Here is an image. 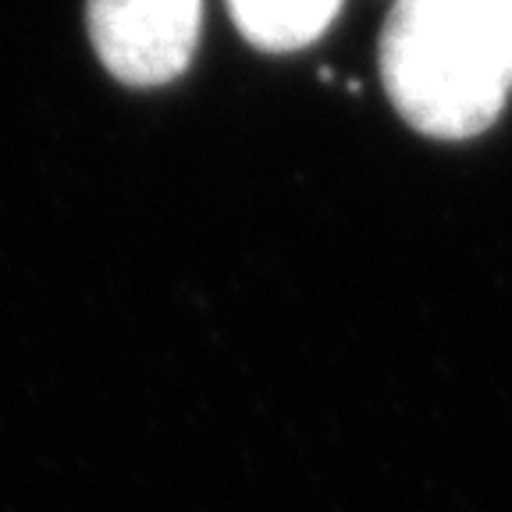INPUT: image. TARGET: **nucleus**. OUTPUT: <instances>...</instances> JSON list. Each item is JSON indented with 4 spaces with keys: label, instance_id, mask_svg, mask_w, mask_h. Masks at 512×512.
Here are the masks:
<instances>
[{
    "label": "nucleus",
    "instance_id": "obj_3",
    "mask_svg": "<svg viewBox=\"0 0 512 512\" xmlns=\"http://www.w3.org/2000/svg\"><path fill=\"white\" fill-rule=\"evenodd\" d=\"M239 32L267 54H292L317 43L342 0H228Z\"/></svg>",
    "mask_w": 512,
    "mask_h": 512
},
{
    "label": "nucleus",
    "instance_id": "obj_2",
    "mask_svg": "<svg viewBox=\"0 0 512 512\" xmlns=\"http://www.w3.org/2000/svg\"><path fill=\"white\" fill-rule=\"evenodd\" d=\"M203 0H89V40L125 86H164L189 68Z\"/></svg>",
    "mask_w": 512,
    "mask_h": 512
},
{
    "label": "nucleus",
    "instance_id": "obj_1",
    "mask_svg": "<svg viewBox=\"0 0 512 512\" xmlns=\"http://www.w3.org/2000/svg\"><path fill=\"white\" fill-rule=\"evenodd\" d=\"M381 82L424 136L456 143L488 132L512 93V0H395Z\"/></svg>",
    "mask_w": 512,
    "mask_h": 512
}]
</instances>
